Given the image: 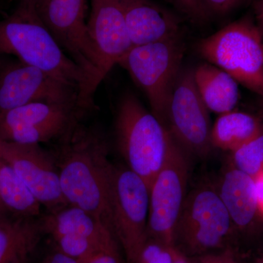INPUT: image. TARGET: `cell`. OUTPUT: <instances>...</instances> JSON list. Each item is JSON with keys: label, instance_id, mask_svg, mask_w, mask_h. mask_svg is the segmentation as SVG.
Returning a JSON list of instances; mask_svg holds the SVG:
<instances>
[{"label": "cell", "instance_id": "6da1fadb", "mask_svg": "<svg viewBox=\"0 0 263 263\" xmlns=\"http://www.w3.org/2000/svg\"><path fill=\"white\" fill-rule=\"evenodd\" d=\"M56 160L66 202L91 213L112 230L110 201L114 165L98 129L79 123L60 141Z\"/></svg>", "mask_w": 263, "mask_h": 263}, {"label": "cell", "instance_id": "7a4b0ae2", "mask_svg": "<svg viewBox=\"0 0 263 263\" xmlns=\"http://www.w3.org/2000/svg\"><path fill=\"white\" fill-rule=\"evenodd\" d=\"M0 55L17 57L70 85L79 91L81 108L93 106L88 98L87 76L60 47L34 5L21 0L15 11L0 21Z\"/></svg>", "mask_w": 263, "mask_h": 263}, {"label": "cell", "instance_id": "3957f363", "mask_svg": "<svg viewBox=\"0 0 263 263\" xmlns=\"http://www.w3.org/2000/svg\"><path fill=\"white\" fill-rule=\"evenodd\" d=\"M115 136L126 166L148 187L178 145L165 124L129 91L118 105Z\"/></svg>", "mask_w": 263, "mask_h": 263}, {"label": "cell", "instance_id": "277c9868", "mask_svg": "<svg viewBox=\"0 0 263 263\" xmlns=\"http://www.w3.org/2000/svg\"><path fill=\"white\" fill-rule=\"evenodd\" d=\"M262 34L252 21L240 19L201 40L197 51L207 62L263 98Z\"/></svg>", "mask_w": 263, "mask_h": 263}, {"label": "cell", "instance_id": "5b68a950", "mask_svg": "<svg viewBox=\"0 0 263 263\" xmlns=\"http://www.w3.org/2000/svg\"><path fill=\"white\" fill-rule=\"evenodd\" d=\"M183 54L180 35L132 47L119 64L146 95L152 114L164 124L174 85L182 70Z\"/></svg>", "mask_w": 263, "mask_h": 263}, {"label": "cell", "instance_id": "8992f818", "mask_svg": "<svg viewBox=\"0 0 263 263\" xmlns=\"http://www.w3.org/2000/svg\"><path fill=\"white\" fill-rule=\"evenodd\" d=\"M233 221L216 188L198 186L186 195L174 234L175 247L193 255L223 248Z\"/></svg>", "mask_w": 263, "mask_h": 263}, {"label": "cell", "instance_id": "52a82bcc", "mask_svg": "<svg viewBox=\"0 0 263 263\" xmlns=\"http://www.w3.org/2000/svg\"><path fill=\"white\" fill-rule=\"evenodd\" d=\"M149 187L127 166L114 165L110 191V222L127 263L147 238Z\"/></svg>", "mask_w": 263, "mask_h": 263}, {"label": "cell", "instance_id": "ba28073f", "mask_svg": "<svg viewBox=\"0 0 263 263\" xmlns=\"http://www.w3.org/2000/svg\"><path fill=\"white\" fill-rule=\"evenodd\" d=\"M84 109L72 104L37 102L0 113V140L39 144L62 139L81 123Z\"/></svg>", "mask_w": 263, "mask_h": 263}, {"label": "cell", "instance_id": "9c48e42d", "mask_svg": "<svg viewBox=\"0 0 263 263\" xmlns=\"http://www.w3.org/2000/svg\"><path fill=\"white\" fill-rule=\"evenodd\" d=\"M37 9L60 47L87 76L88 98L94 104L98 58L88 32L86 0H44Z\"/></svg>", "mask_w": 263, "mask_h": 263}, {"label": "cell", "instance_id": "30bf717a", "mask_svg": "<svg viewBox=\"0 0 263 263\" xmlns=\"http://www.w3.org/2000/svg\"><path fill=\"white\" fill-rule=\"evenodd\" d=\"M209 112L197 91L193 70L182 69L171 95L165 125L187 155L205 157L214 148Z\"/></svg>", "mask_w": 263, "mask_h": 263}, {"label": "cell", "instance_id": "8fae6325", "mask_svg": "<svg viewBox=\"0 0 263 263\" xmlns=\"http://www.w3.org/2000/svg\"><path fill=\"white\" fill-rule=\"evenodd\" d=\"M187 155L179 145L175 147L149 187L147 236L167 245H174L175 230L186 197Z\"/></svg>", "mask_w": 263, "mask_h": 263}, {"label": "cell", "instance_id": "7c38bea8", "mask_svg": "<svg viewBox=\"0 0 263 263\" xmlns=\"http://www.w3.org/2000/svg\"><path fill=\"white\" fill-rule=\"evenodd\" d=\"M37 102L81 107L76 88L37 67L0 55V113Z\"/></svg>", "mask_w": 263, "mask_h": 263}, {"label": "cell", "instance_id": "4fadbf2b", "mask_svg": "<svg viewBox=\"0 0 263 263\" xmlns=\"http://www.w3.org/2000/svg\"><path fill=\"white\" fill-rule=\"evenodd\" d=\"M0 157L13 167L41 206L48 212L67 205L62 195L54 156L39 144H20L0 140Z\"/></svg>", "mask_w": 263, "mask_h": 263}, {"label": "cell", "instance_id": "5bb4252c", "mask_svg": "<svg viewBox=\"0 0 263 263\" xmlns=\"http://www.w3.org/2000/svg\"><path fill=\"white\" fill-rule=\"evenodd\" d=\"M88 32L98 58L94 83L96 91L114 66L131 49L120 0H90Z\"/></svg>", "mask_w": 263, "mask_h": 263}, {"label": "cell", "instance_id": "9a60e30c", "mask_svg": "<svg viewBox=\"0 0 263 263\" xmlns=\"http://www.w3.org/2000/svg\"><path fill=\"white\" fill-rule=\"evenodd\" d=\"M133 47L181 35L180 20L152 0H120Z\"/></svg>", "mask_w": 263, "mask_h": 263}, {"label": "cell", "instance_id": "2e32d148", "mask_svg": "<svg viewBox=\"0 0 263 263\" xmlns=\"http://www.w3.org/2000/svg\"><path fill=\"white\" fill-rule=\"evenodd\" d=\"M41 219L45 234L50 235L53 241L76 240L105 243L117 238L113 230L97 216L70 204L48 212Z\"/></svg>", "mask_w": 263, "mask_h": 263}, {"label": "cell", "instance_id": "e0dca14e", "mask_svg": "<svg viewBox=\"0 0 263 263\" xmlns=\"http://www.w3.org/2000/svg\"><path fill=\"white\" fill-rule=\"evenodd\" d=\"M45 234L42 219L10 215L0 219V263H22Z\"/></svg>", "mask_w": 263, "mask_h": 263}, {"label": "cell", "instance_id": "ac0fdd59", "mask_svg": "<svg viewBox=\"0 0 263 263\" xmlns=\"http://www.w3.org/2000/svg\"><path fill=\"white\" fill-rule=\"evenodd\" d=\"M216 189L233 224L243 228L252 222L258 209L253 178L234 167L223 174Z\"/></svg>", "mask_w": 263, "mask_h": 263}, {"label": "cell", "instance_id": "d6986e66", "mask_svg": "<svg viewBox=\"0 0 263 263\" xmlns=\"http://www.w3.org/2000/svg\"><path fill=\"white\" fill-rule=\"evenodd\" d=\"M193 77L209 111L220 115L234 110L239 100L238 83L228 72L205 62L193 69Z\"/></svg>", "mask_w": 263, "mask_h": 263}, {"label": "cell", "instance_id": "ffe728a7", "mask_svg": "<svg viewBox=\"0 0 263 263\" xmlns=\"http://www.w3.org/2000/svg\"><path fill=\"white\" fill-rule=\"evenodd\" d=\"M260 130L258 121L250 114L235 110L220 114L212 126V146L233 152Z\"/></svg>", "mask_w": 263, "mask_h": 263}, {"label": "cell", "instance_id": "44dd1931", "mask_svg": "<svg viewBox=\"0 0 263 263\" xmlns=\"http://www.w3.org/2000/svg\"><path fill=\"white\" fill-rule=\"evenodd\" d=\"M0 202L12 215L39 217L41 205L8 162L0 157Z\"/></svg>", "mask_w": 263, "mask_h": 263}, {"label": "cell", "instance_id": "7402d4cb", "mask_svg": "<svg viewBox=\"0 0 263 263\" xmlns=\"http://www.w3.org/2000/svg\"><path fill=\"white\" fill-rule=\"evenodd\" d=\"M232 152L235 168L254 179L260 174L263 166V132L259 131L254 138Z\"/></svg>", "mask_w": 263, "mask_h": 263}, {"label": "cell", "instance_id": "603a6c76", "mask_svg": "<svg viewBox=\"0 0 263 263\" xmlns=\"http://www.w3.org/2000/svg\"><path fill=\"white\" fill-rule=\"evenodd\" d=\"M181 253L174 245L147 237L130 263H176Z\"/></svg>", "mask_w": 263, "mask_h": 263}, {"label": "cell", "instance_id": "cb8c5ba5", "mask_svg": "<svg viewBox=\"0 0 263 263\" xmlns=\"http://www.w3.org/2000/svg\"><path fill=\"white\" fill-rule=\"evenodd\" d=\"M171 2L195 23H205L210 15L202 0H171Z\"/></svg>", "mask_w": 263, "mask_h": 263}, {"label": "cell", "instance_id": "d4e9b609", "mask_svg": "<svg viewBox=\"0 0 263 263\" xmlns=\"http://www.w3.org/2000/svg\"><path fill=\"white\" fill-rule=\"evenodd\" d=\"M81 263H122L119 241L114 240Z\"/></svg>", "mask_w": 263, "mask_h": 263}, {"label": "cell", "instance_id": "484cf974", "mask_svg": "<svg viewBox=\"0 0 263 263\" xmlns=\"http://www.w3.org/2000/svg\"><path fill=\"white\" fill-rule=\"evenodd\" d=\"M241 0H202L209 13L224 14L233 10Z\"/></svg>", "mask_w": 263, "mask_h": 263}, {"label": "cell", "instance_id": "4316f807", "mask_svg": "<svg viewBox=\"0 0 263 263\" xmlns=\"http://www.w3.org/2000/svg\"><path fill=\"white\" fill-rule=\"evenodd\" d=\"M190 263H235L228 252L220 253H209L199 256L195 259H190Z\"/></svg>", "mask_w": 263, "mask_h": 263}, {"label": "cell", "instance_id": "83f0119b", "mask_svg": "<svg viewBox=\"0 0 263 263\" xmlns=\"http://www.w3.org/2000/svg\"><path fill=\"white\" fill-rule=\"evenodd\" d=\"M41 263H79L76 259L63 253L54 245L45 255Z\"/></svg>", "mask_w": 263, "mask_h": 263}, {"label": "cell", "instance_id": "f1b7e54d", "mask_svg": "<svg viewBox=\"0 0 263 263\" xmlns=\"http://www.w3.org/2000/svg\"><path fill=\"white\" fill-rule=\"evenodd\" d=\"M255 181L256 193H257L258 208L263 211V174H259L254 178Z\"/></svg>", "mask_w": 263, "mask_h": 263}, {"label": "cell", "instance_id": "f546056e", "mask_svg": "<svg viewBox=\"0 0 263 263\" xmlns=\"http://www.w3.org/2000/svg\"><path fill=\"white\" fill-rule=\"evenodd\" d=\"M258 19L259 23L261 24V27L263 29V0L261 1L260 4L259 5Z\"/></svg>", "mask_w": 263, "mask_h": 263}, {"label": "cell", "instance_id": "4dcf8cb0", "mask_svg": "<svg viewBox=\"0 0 263 263\" xmlns=\"http://www.w3.org/2000/svg\"><path fill=\"white\" fill-rule=\"evenodd\" d=\"M12 215L9 212L7 211V209L3 206V204L0 202V219L2 218L7 217V216Z\"/></svg>", "mask_w": 263, "mask_h": 263}, {"label": "cell", "instance_id": "1f68e13d", "mask_svg": "<svg viewBox=\"0 0 263 263\" xmlns=\"http://www.w3.org/2000/svg\"><path fill=\"white\" fill-rule=\"evenodd\" d=\"M24 1L28 2V3H31V4L34 5L36 8H38L41 4H42L44 0H24Z\"/></svg>", "mask_w": 263, "mask_h": 263}, {"label": "cell", "instance_id": "d6a6232c", "mask_svg": "<svg viewBox=\"0 0 263 263\" xmlns=\"http://www.w3.org/2000/svg\"><path fill=\"white\" fill-rule=\"evenodd\" d=\"M22 263H28V262H27V260H26V261H24V262H22Z\"/></svg>", "mask_w": 263, "mask_h": 263}, {"label": "cell", "instance_id": "836d02e7", "mask_svg": "<svg viewBox=\"0 0 263 263\" xmlns=\"http://www.w3.org/2000/svg\"><path fill=\"white\" fill-rule=\"evenodd\" d=\"M169 1H171V0H169Z\"/></svg>", "mask_w": 263, "mask_h": 263}, {"label": "cell", "instance_id": "e575fe53", "mask_svg": "<svg viewBox=\"0 0 263 263\" xmlns=\"http://www.w3.org/2000/svg\"><path fill=\"white\" fill-rule=\"evenodd\" d=\"M263 263V262H262Z\"/></svg>", "mask_w": 263, "mask_h": 263}]
</instances>
